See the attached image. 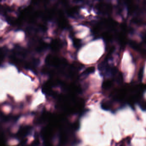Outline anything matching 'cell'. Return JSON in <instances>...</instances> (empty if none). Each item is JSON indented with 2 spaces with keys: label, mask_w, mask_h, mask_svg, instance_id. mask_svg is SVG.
<instances>
[{
  "label": "cell",
  "mask_w": 146,
  "mask_h": 146,
  "mask_svg": "<svg viewBox=\"0 0 146 146\" xmlns=\"http://www.w3.org/2000/svg\"><path fill=\"white\" fill-rule=\"evenodd\" d=\"M47 64L53 66H59L62 63V61L58 58L53 56H49L46 59Z\"/></svg>",
  "instance_id": "cell-1"
},
{
  "label": "cell",
  "mask_w": 146,
  "mask_h": 146,
  "mask_svg": "<svg viewBox=\"0 0 146 146\" xmlns=\"http://www.w3.org/2000/svg\"><path fill=\"white\" fill-rule=\"evenodd\" d=\"M60 46H61V44L59 42H56V41L53 42L51 45L52 48L55 50L59 49L60 48Z\"/></svg>",
  "instance_id": "cell-2"
},
{
  "label": "cell",
  "mask_w": 146,
  "mask_h": 146,
  "mask_svg": "<svg viewBox=\"0 0 146 146\" xmlns=\"http://www.w3.org/2000/svg\"><path fill=\"white\" fill-rule=\"evenodd\" d=\"M111 85V82L109 80H107L104 82L103 84V87L104 89H108L109 88Z\"/></svg>",
  "instance_id": "cell-3"
},
{
  "label": "cell",
  "mask_w": 146,
  "mask_h": 146,
  "mask_svg": "<svg viewBox=\"0 0 146 146\" xmlns=\"http://www.w3.org/2000/svg\"><path fill=\"white\" fill-rule=\"evenodd\" d=\"M95 70V68L94 67H89L86 69V70L85 71L86 74H90V73H92Z\"/></svg>",
  "instance_id": "cell-4"
},
{
  "label": "cell",
  "mask_w": 146,
  "mask_h": 146,
  "mask_svg": "<svg viewBox=\"0 0 146 146\" xmlns=\"http://www.w3.org/2000/svg\"><path fill=\"white\" fill-rule=\"evenodd\" d=\"M6 11V9L5 8H4L3 6L0 5V14H3V13H5Z\"/></svg>",
  "instance_id": "cell-5"
}]
</instances>
